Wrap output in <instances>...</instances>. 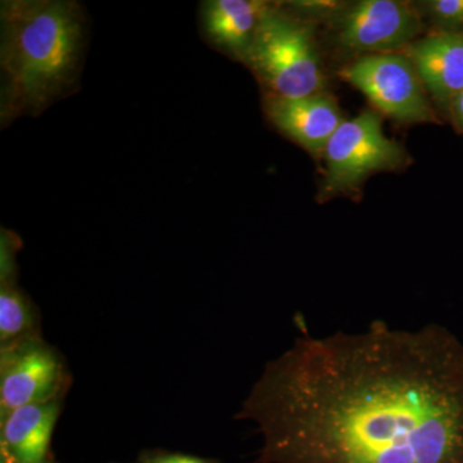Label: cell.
<instances>
[{"mask_svg":"<svg viewBox=\"0 0 463 463\" xmlns=\"http://www.w3.org/2000/svg\"><path fill=\"white\" fill-rule=\"evenodd\" d=\"M412 8L395 0H364L347 12L340 27L344 47L370 54L394 53L420 32Z\"/></svg>","mask_w":463,"mask_h":463,"instance_id":"7","label":"cell"},{"mask_svg":"<svg viewBox=\"0 0 463 463\" xmlns=\"http://www.w3.org/2000/svg\"><path fill=\"white\" fill-rule=\"evenodd\" d=\"M148 463H210L205 459L196 458V457L184 455H161L152 457Z\"/></svg>","mask_w":463,"mask_h":463,"instance_id":"14","label":"cell"},{"mask_svg":"<svg viewBox=\"0 0 463 463\" xmlns=\"http://www.w3.org/2000/svg\"><path fill=\"white\" fill-rule=\"evenodd\" d=\"M265 114L274 127L310 152H323L343 123L334 100L321 93L300 99H282L269 94Z\"/></svg>","mask_w":463,"mask_h":463,"instance_id":"8","label":"cell"},{"mask_svg":"<svg viewBox=\"0 0 463 463\" xmlns=\"http://www.w3.org/2000/svg\"><path fill=\"white\" fill-rule=\"evenodd\" d=\"M323 155L325 197L354 191L371 174L398 169L407 160L402 146L383 133L379 116L370 111L344 120Z\"/></svg>","mask_w":463,"mask_h":463,"instance_id":"4","label":"cell"},{"mask_svg":"<svg viewBox=\"0 0 463 463\" xmlns=\"http://www.w3.org/2000/svg\"><path fill=\"white\" fill-rule=\"evenodd\" d=\"M0 121L39 116L78 88L88 24L72 0H5L0 5Z\"/></svg>","mask_w":463,"mask_h":463,"instance_id":"2","label":"cell"},{"mask_svg":"<svg viewBox=\"0 0 463 463\" xmlns=\"http://www.w3.org/2000/svg\"><path fill=\"white\" fill-rule=\"evenodd\" d=\"M341 78L354 85L383 114L403 123H438L425 87L410 58L367 54L344 67Z\"/></svg>","mask_w":463,"mask_h":463,"instance_id":"5","label":"cell"},{"mask_svg":"<svg viewBox=\"0 0 463 463\" xmlns=\"http://www.w3.org/2000/svg\"><path fill=\"white\" fill-rule=\"evenodd\" d=\"M453 118H455L457 125L463 133V93L457 97L455 103H453L452 109H450Z\"/></svg>","mask_w":463,"mask_h":463,"instance_id":"15","label":"cell"},{"mask_svg":"<svg viewBox=\"0 0 463 463\" xmlns=\"http://www.w3.org/2000/svg\"><path fill=\"white\" fill-rule=\"evenodd\" d=\"M63 368L54 350L35 337L2 346L0 412L56 401Z\"/></svg>","mask_w":463,"mask_h":463,"instance_id":"6","label":"cell"},{"mask_svg":"<svg viewBox=\"0 0 463 463\" xmlns=\"http://www.w3.org/2000/svg\"><path fill=\"white\" fill-rule=\"evenodd\" d=\"M270 8L260 0H207L200 5V30L210 45L243 61Z\"/></svg>","mask_w":463,"mask_h":463,"instance_id":"10","label":"cell"},{"mask_svg":"<svg viewBox=\"0 0 463 463\" xmlns=\"http://www.w3.org/2000/svg\"><path fill=\"white\" fill-rule=\"evenodd\" d=\"M56 401L29 404L2 416V443L17 463H42L58 420Z\"/></svg>","mask_w":463,"mask_h":463,"instance_id":"11","label":"cell"},{"mask_svg":"<svg viewBox=\"0 0 463 463\" xmlns=\"http://www.w3.org/2000/svg\"><path fill=\"white\" fill-rule=\"evenodd\" d=\"M14 241L8 233H2L0 250V343L11 345L29 337L33 327V313L26 298L14 285Z\"/></svg>","mask_w":463,"mask_h":463,"instance_id":"12","label":"cell"},{"mask_svg":"<svg viewBox=\"0 0 463 463\" xmlns=\"http://www.w3.org/2000/svg\"><path fill=\"white\" fill-rule=\"evenodd\" d=\"M410 60L425 90L444 111L463 93V33L438 32L414 43Z\"/></svg>","mask_w":463,"mask_h":463,"instance_id":"9","label":"cell"},{"mask_svg":"<svg viewBox=\"0 0 463 463\" xmlns=\"http://www.w3.org/2000/svg\"><path fill=\"white\" fill-rule=\"evenodd\" d=\"M243 62L273 96L300 99L319 93L321 63L306 24L276 8L263 17Z\"/></svg>","mask_w":463,"mask_h":463,"instance_id":"3","label":"cell"},{"mask_svg":"<svg viewBox=\"0 0 463 463\" xmlns=\"http://www.w3.org/2000/svg\"><path fill=\"white\" fill-rule=\"evenodd\" d=\"M426 8L441 32L463 33V0H432Z\"/></svg>","mask_w":463,"mask_h":463,"instance_id":"13","label":"cell"},{"mask_svg":"<svg viewBox=\"0 0 463 463\" xmlns=\"http://www.w3.org/2000/svg\"><path fill=\"white\" fill-rule=\"evenodd\" d=\"M237 419L263 463H463V344L443 326L297 337Z\"/></svg>","mask_w":463,"mask_h":463,"instance_id":"1","label":"cell"}]
</instances>
